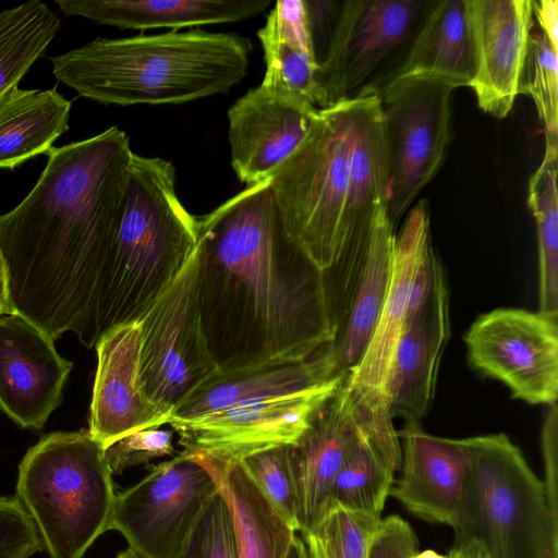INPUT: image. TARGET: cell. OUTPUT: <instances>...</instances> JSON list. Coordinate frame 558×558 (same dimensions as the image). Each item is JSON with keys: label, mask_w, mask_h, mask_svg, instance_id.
<instances>
[{"label": "cell", "mask_w": 558, "mask_h": 558, "mask_svg": "<svg viewBox=\"0 0 558 558\" xmlns=\"http://www.w3.org/2000/svg\"><path fill=\"white\" fill-rule=\"evenodd\" d=\"M132 155L129 136L118 126L53 147L32 191L0 215L13 313L53 340L73 332L87 348Z\"/></svg>", "instance_id": "1"}, {"label": "cell", "mask_w": 558, "mask_h": 558, "mask_svg": "<svg viewBox=\"0 0 558 558\" xmlns=\"http://www.w3.org/2000/svg\"><path fill=\"white\" fill-rule=\"evenodd\" d=\"M197 219V301L219 371L302 361L332 341L323 270L288 238L269 179Z\"/></svg>", "instance_id": "2"}, {"label": "cell", "mask_w": 558, "mask_h": 558, "mask_svg": "<svg viewBox=\"0 0 558 558\" xmlns=\"http://www.w3.org/2000/svg\"><path fill=\"white\" fill-rule=\"evenodd\" d=\"M251 40L231 33L170 31L98 37L50 58L58 82L105 105L182 104L226 94L246 75Z\"/></svg>", "instance_id": "3"}, {"label": "cell", "mask_w": 558, "mask_h": 558, "mask_svg": "<svg viewBox=\"0 0 558 558\" xmlns=\"http://www.w3.org/2000/svg\"><path fill=\"white\" fill-rule=\"evenodd\" d=\"M197 228V217L177 195L172 163L133 153L124 210L99 284L87 349L110 329L143 317L194 254Z\"/></svg>", "instance_id": "4"}, {"label": "cell", "mask_w": 558, "mask_h": 558, "mask_svg": "<svg viewBox=\"0 0 558 558\" xmlns=\"http://www.w3.org/2000/svg\"><path fill=\"white\" fill-rule=\"evenodd\" d=\"M104 450L88 430L56 432L19 464L15 498L50 558H82L110 530L117 494Z\"/></svg>", "instance_id": "5"}, {"label": "cell", "mask_w": 558, "mask_h": 558, "mask_svg": "<svg viewBox=\"0 0 558 558\" xmlns=\"http://www.w3.org/2000/svg\"><path fill=\"white\" fill-rule=\"evenodd\" d=\"M465 442L469 470L451 526L454 542H476L486 558H557L558 521L520 449L504 433Z\"/></svg>", "instance_id": "6"}, {"label": "cell", "mask_w": 558, "mask_h": 558, "mask_svg": "<svg viewBox=\"0 0 558 558\" xmlns=\"http://www.w3.org/2000/svg\"><path fill=\"white\" fill-rule=\"evenodd\" d=\"M351 118V99L319 110L304 141L269 178L288 238L322 270L342 246Z\"/></svg>", "instance_id": "7"}, {"label": "cell", "mask_w": 558, "mask_h": 558, "mask_svg": "<svg viewBox=\"0 0 558 558\" xmlns=\"http://www.w3.org/2000/svg\"><path fill=\"white\" fill-rule=\"evenodd\" d=\"M430 1H339L317 62V109L375 92L402 58Z\"/></svg>", "instance_id": "8"}, {"label": "cell", "mask_w": 558, "mask_h": 558, "mask_svg": "<svg viewBox=\"0 0 558 558\" xmlns=\"http://www.w3.org/2000/svg\"><path fill=\"white\" fill-rule=\"evenodd\" d=\"M456 88L442 77L413 74L376 92L388 154L387 215L393 229L445 160Z\"/></svg>", "instance_id": "9"}, {"label": "cell", "mask_w": 558, "mask_h": 558, "mask_svg": "<svg viewBox=\"0 0 558 558\" xmlns=\"http://www.w3.org/2000/svg\"><path fill=\"white\" fill-rule=\"evenodd\" d=\"M196 250L138 320L140 374L148 398L170 412L218 371L202 325L196 289Z\"/></svg>", "instance_id": "10"}, {"label": "cell", "mask_w": 558, "mask_h": 558, "mask_svg": "<svg viewBox=\"0 0 558 558\" xmlns=\"http://www.w3.org/2000/svg\"><path fill=\"white\" fill-rule=\"evenodd\" d=\"M219 489L210 469L181 451L116 495L110 530L121 533L142 558H174Z\"/></svg>", "instance_id": "11"}, {"label": "cell", "mask_w": 558, "mask_h": 558, "mask_svg": "<svg viewBox=\"0 0 558 558\" xmlns=\"http://www.w3.org/2000/svg\"><path fill=\"white\" fill-rule=\"evenodd\" d=\"M470 364L515 399L557 403L558 317L502 307L481 314L463 337Z\"/></svg>", "instance_id": "12"}, {"label": "cell", "mask_w": 558, "mask_h": 558, "mask_svg": "<svg viewBox=\"0 0 558 558\" xmlns=\"http://www.w3.org/2000/svg\"><path fill=\"white\" fill-rule=\"evenodd\" d=\"M344 375L313 389L250 398L192 421L171 423L182 452L217 462L239 461L268 448L292 445Z\"/></svg>", "instance_id": "13"}, {"label": "cell", "mask_w": 558, "mask_h": 558, "mask_svg": "<svg viewBox=\"0 0 558 558\" xmlns=\"http://www.w3.org/2000/svg\"><path fill=\"white\" fill-rule=\"evenodd\" d=\"M319 109L295 95L254 87L228 110L231 166L246 187L268 180L304 141Z\"/></svg>", "instance_id": "14"}, {"label": "cell", "mask_w": 558, "mask_h": 558, "mask_svg": "<svg viewBox=\"0 0 558 558\" xmlns=\"http://www.w3.org/2000/svg\"><path fill=\"white\" fill-rule=\"evenodd\" d=\"M72 362L54 340L17 314L0 317V410L24 428H41L59 407Z\"/></svg>", "instance_id": "15"}, {"label": "cell", "mask_w": 558, "mask_h": 558, "mask_svg": "<svg viewBox=\"0 0 558 558\" xmlns=\"http://www.w3.org/2000/svg\"><path fill=\"white\" fill-rule=\"evenodd\" d=\"M475 73L469 86L480 109L497 119L511 111L534 25L531 0H469Z\"/></svg>", "instance_id": "16"}, {"label": "cell", "mask_w": 558, "mask_h": 558, "mask_svg": "<svg viewBox=\"0 0 558 558\" xmlns=\"http://www.w3.org/2000/svg\"><path fill=\"white\" fill-rule=\"evenodd\" d=\"M142 330L138 322L117 326L96 343L89 434L104 448L145 428L168 424L170 412L145 392L140 374Z\"/></svg>", "instance_id": "17"}, {"label": "cell", "mask_w": 558, "mask_h": 558, "mask_svg": "<svg viewBox=\"0 0 558 558\" xmlns=\"http://www.w3.org/2000/svg\"><path fill=\"white\" fill-rule=\"evenodd\" d=\"M449 336L448 289L438 260L429 293L407 318L389 365L385 393L392 418L420 422L426 415Z\"/></svg>", "instance_id": "18"}, {"label": "cell", "mask_w": 558, "mask_h": 558, "mask_svg": "<svg viewBox=\"0 0 558 558\" xmlns=\"http://www.w3.org/2000/svg\"><path fill=\"white\" fill-rule=\"evenodd\" d=\"M359 435L350 389L342 378L290 445L298 504V532H311L330 510L331 487Z\"/></svg>", "instance_id": "19"}, {"label": "cell", "mask_w": 558, "mask_h": 558, "mask_svg": "<svg viewBox=\"0 0 558 558\" xmlns=\"http://www.w3.org/2000/svg\"><path fill=\"white\" fill-rule=\"evenodd\" d=\"M400 476L390 496L414 515L452 526L469 470L463 439L425 432L420 422H407L400 430Z\"/></svg>", "instance_id": "20"}, {"label": "cell", "mask_w": 558, "mask_h": 558, "mask_svg": "<svg viewBox=\"0 0 558 558\" xmlns=\"http://www.w3.org/2000/svg\"><path fill=\"white\" fill-rule=\"evenodd\" d=\"M432 247L429 204L423 198L411 208L395 238L390 284L376 329L362 361L345 375L353 391L387 399L386 378L409 315L412 287L417 269Z\"/></svg>", "instance_id": "21"}, {"label": "cell", "mask_w": 558, "mask_h": 558, "mask_svg": "<svg viewBox=\"0 0 558 558\" xmlns=\"http://www.w3.org/2000/svg\"><path fill=\"white\" fill-rule=\"evenodd\" d=\"M337 375L329 344L298 362L218 369L172 409L168 424L192 421L250 398L306 391Z\"/></svg>", "instance_id": "22"}, {"label": "cell", "mask_w": 558, "mask_h": 558, "mask_svg": "<svg viewBox=\"0 0 558 558\" xmlns=\"http://www.w3.org/2000/svg\"><path fill=\"white\" fill-rule=\"evenodd\" d=\"M387 203L374 213L359 275L333 323L329 343L338 374H350L362 361L376 329L390 284L395 244Z\"/></svg>", "instance_id": "23"}, {"label": "cell", "mask_w": 558, "mask_h": 558, "mask_svg": "<svg viewBox=\"0 0 558 558\" xmlns=\"http://www.w3.org/2000/svg\"><path fill=\"white\" fill-rule=\"evenodd\" d=\"M351 100L352 149L339 256L366 247L375 209L388 201V154L378 95L361 93Z\"/></svg>", "instance_id": "24"}, {"label": "cell", "mask_w": 558, "mask_h": 558, "mask_svg": "<svg viewBox=\"0 0 558 558\" xmlns=\"http://www.w3.org/2000/svg\"><path fill=\"white\" fill-rule=\"evenodd\" d=\"M475 73V48L469 0H432L402 58L374 92L407 75L429 74L457 87Z\"/></svg>", "instance_id": "25"}, {"label": "cell", "mask_w": 558, "mask_h": 558, "mask_svg": "<svg viewBox=\"0 0 558 558\" xmlns=\"http://www.w3.org/2000/svg\"><path fill=\"white\" fill-rule=\"evenodd\" d=\"M64 16L122 29L171 28L238 22L262 13L270 0H56Z\"/></svg>", "instance_id": "26"}, {"label": "cell", "mask_w": 558, "mask_h": 558, "mask_svg": "<svg viewBox=\"0 0 558 558\" xmlns=\"http://www.w3.org/2000/svg\"><path fill=\"white\" fill-rule=\"evenodd\" d=\"M257 36L266 64L260 85L299 96L316 107L317 63L304 0L277 1Z\"/></svg>", "instance_id": "27"}, {"label": "cell", "mask_w": 558, "mask_h": 558, "mask_svg": "<svg viewBox=\"0 0 558 558\" xmlns=\"http://www.w3.org/2000/svg\"><path fill=\"white\" fill-rule=\"evenodd\" d=\"M196 458L216 475L230 506L235 558H286L298 532L272 507L240 462Z\"/></svg>", "instance_id": "28"}, {"label": "cell", "mask_w": 558, "mask_h": 558, "mask_svg": "<svg viewBox=\"0 0 558 558\" xmlns=\"http://www.w3.org/2000/svg\"><path fill=\"white\" fill-rule=\"evenodd\" d=\"M71 101L56 88L15 87L0 100V169H14L40 154L68 131Z\"/></svg>", "instance_id": "29"}, {"label": "cell", "mask_w": 558, "mask_h": 558, "mask_svg": "<svg viewBox=\"0 0 558 558\" xmlns=\"http://www.w3.org/2000/svg\"><path fill=\"white\" fill-rule=\"evenodd\" d=\"M60 28L58 15L40 0L0 10V100L19 87Z\"/></svg>", "instance_id": "30"}, {"label": "cell", "mask_w": 558, "mask_h": 558, "mask_svg": "<svg viewBox=\"0 0 558 558\" xmlns=\"http://www.w3.org/2000/svg\"><path fill=\"white\" fill-rule=\"evenodd\" d=\"M558 144L545 143V153L532 174L527 204L535 219L538 245L539 310L558 317Z\"/></svg>", "instance_id": "31"}, {"label": "cell", "mask_w": 558, "mask_h": 558, "mask_svg": "<svg viewBox=\"0 0 558 558\" xmlns=\"http://www.w3.org/2000/svg\"><path fill=\"white\" fill-rule=\"evenodd\" d=\"M398 470L399 466L359 427L357 439L335 477L330 509L341 507L380 515Z\"/></svg>", "instance_id": "32"}, {"label": "cell", "mask_w": 558, "mask_h": 558, "mask_svg": "<svg viewBox=\"0 0 558 558\" xmlns=\"http://www.w3.org/2000/svg\"><path fill=\"white\" fill-rule=\"evenodd\" d=\"M380 520V515L332 507L302 538L317 558H368Z\"/></svg>", "instance_id": "33"}, {"label": "cell", "mask_w": 558, "mask_h": 558, "mask_svg": "<svg viewBox=\"0 0 558 558\" xmlns=\"http://www.w3.org/2000/svg\"><path fill=\"white\" fill-rule=\"evenodd\" d=\"M520 94L532 97L545 128V143L558 144V51L532 32Z\"/></svg>", "instance_id": "34"}, {"label": "cell", "mask_w": 558, "mask_h": 558, "mask_svg": "<svg viewBox=\"0 0 558 558\" xmlns=\"http://www.w3.org/2000/svg\"><path fill=\"white\" fill-rule=\"evenodd\" d=\"M239 462L272 507L298 532V504L290 445L251 453Z\"/></svg>", "instance_id": "35"}, {"label": "cell", "mask_w": 558, "mask_h": 558, "mask_svg": "<svg viewBox=\"0 0 558 558\" xmlns=\"http://www.w3.org/2000/svg\"><path fill=\"white\" fill-rule=\"evenodd\" d=\"M174 558H235L232 513L221 489L206 502Z\"/></svg>", "instance_id": "36"}, {"label": "cell", "mask_w": 558, "mask_h": 558, "mask_svg": "<svg viewBox=\"0 0 558 558\" xmlns=\"http://www.w3.org/2000/svg\"><path fill=\"white\" fill-rule=\"evenodd\" d=\"M173 433L160 427L130 433L105 448L107 464L113 474L154 459L173 456Z\"/></svg>", "instance_id": "37"}, {"label": "cell", "mask_w": 558, "mask_h": 558, "mask_svg": "<svg viewBox=\"0 0 558 558\" xmlns=\"http://www.w3.org/2000/svg\"><path fill=\"white\" fill-rule=\"evenodd\" d=\"M40 549L38 533L19 500L0 496V558H31Z\"/></svg>", "instance_id": "38"}, {"label": "cell", "mask_w": 558, "mask_h": 558, "mask_svg": "<svg viewBox=\"0 0 558 558\" xmlns=\"http://www.w3.org/2000/svg\"><path fill=\"white\" fill-rule=\"evenodd\" d=\"M417 546L412 526L392 514L380 520L371 542L368 558H414Z\"/></svg>", "instance_id": "39"}, {"label": "cell", "mask_w": 558, "mask_h": 558, "mask_svg": "<svg viewBox=\"0 0 558 558\" xmlns=\"http://www.w3.org/2000/svg\"><path fill=\"white\" fill-rule=\"evenodd\" d=\"M542 452L545 469V493L549 511L558 521V409L549 405L542 426Z\"/></svg>", "instance_id": "40"}, {"label": "cell", "mask_w": 558, "mask_h": 558, "mask_svg": "<svg viewBox=\"0 0 558 558\" xmlns=\"http://www.w3.org/2000/svg\"><path fill=\"white\" fill-rule=\"evenodd\" d=\"M533 19L536 20L541 32L546 36L551 47L558 51V1H532Z\"/></svg>", "instance_id": "41"}, {"label": "cell", "mask_w": 558, "mask_h": 558, "mask_svg": "<svg viewBox=\"0 0 558 558\" xmlns=\"http://www.w3.org/2000/svg\"><path fill=\"white\" fill-rule=\"evenodd\" d=\"M449 558H486L483 548L474 541L454 542Z\"/></svg>", "instance_id": "42"}, {"label": "cell", "mask_w": 558, "mask_h": 558, "mask_svg": "<svg viewBox=\"0 0 558 558\" xmlns=\"http://www.w3.org/2000/svg\"><path fill=\"white\" fill-rule=\"evenodd\" d=\"M14 314L11 305L9 276L4 260L0 254V317Z\"/></svg>", "instance_id": "43"}, {"label": "cell", "mask_w": 558, "mask_h": 558, "mask_svg": "<svg viewBox=\"0 0 558 558\" xmlns=\"http://www.w3.org/2000/svg\"><path fill=\"white\" fill-rule=\"evenodd\" d=\"M286 558H310L305 542L298 534L294 536Z\"/></svg>", "instance_id": "44"}, {"label": "cell", "mask_w": 558, "mask_h": 558, "mask_svg": "<svg viewBox=\"0 0 558 558\" xmlns=\"http://www.w3.org/2000/svg\"><path fill=\"white\" fill-rule=\"evenodd\" d=\"M414 558H449V556L441 555L434 549H424L414 555Z\"/></svg>", "instance_id": "45"}, {"label": "cell", "mask_w": 558, "mask_h": 558, "mask_svg": "<svg viewBox=\"0 0 558 558\" xmlns=\"http://www.w3.org/2000/svg\"><path fill=\"white\" fill-rule=\"evenodd\" d=\"M117 558H142L141 556H138L137 554H135L133 550H131L130 548L121 551Z\"/></svg>", "instance_id": "46"}, {"label": "cell", "mask_w": 558, "mask_h": 558, "mask_svg": "<svg viewBox=\"0 0 558 558\" xmlns=\"http://www.w3.org/2000/svg\"><path fill=\"white\" fill-rule=\"evenodd\" d=\"M306 545V544H305ZM307 551H308V556L310 558H317L308 548H307Z\"/></svg>", "instance_id": "47"}]
</instances>
